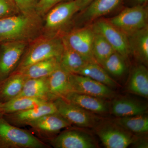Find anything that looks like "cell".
Returning <instances> with one entry per match:
<instances>
[{
  "mask_svg": "<svg viewBox=\"0 0 148 148\" xmlns=\"http://www.w3.org/2000/svg\"><path fill=\"white\" fill-rule=\"evenodd\" d=\"M42 28L41 16L37 13L5 17L0 19V42H31L40 36Z\"/></svg>",
  "mask_w": 148,
  "mask_h": 148,
  "instance_id": "cell-1",
  "label": "cell"
},
{
  "mask_svg": "<svg viewBox=\"0 0 148 148\" xmlns=\"http://www.w3.org/2000/svg\"><path fill=\"white\" fill-rule=\"evenodd\" d=\"M63 49L62 38L50 35L40 36L29 43L14 72L43 60L60 58Z\"/></svg>",
  "mask_w": 148,
  "mask_h": 148,
  "instance_id": "cell-2",
  "label": "cell"
},
{
  "mask_svg": "<svg viewBox=\"0 0 148 148\" xmlns=\"http://www.w3.org/2000/svg\"><path fill=\"white\" fill-rule=\"evenodd\" d=\"M49 146L29 131L0 118V148H48Z\"/></svg>",
  "mask_w": 148,
  "mask_h": 148,
  "instance_id": "cell-3",
  "label": "cell"
},
{
  "mask_svg": "<svg viewBox=\"0 0 148 148\" xmlns=\"http://www.w3.org/2000/svg\"><path fill=\"white\" fill-rule=\"evenodd\" d=\"M94 128L102 144L107 148H127L138 138L114 121L101 120Z\"/></svg>",
  "mask_w": 148,
  "mask_h": 148,
  "instance_id": "cell-4",
  "label": "cell"
},
{
  "mask_svg": "<svg viewBox=\"0 0 148 148\" xmlns=\"http://www.w3.org/2000/svg\"><path fill=\"white\" fill-rule=\"evenodd\" d=\"M148 19L147 8L139 5L125 9L108 21L127 36L147 27Z\"/></svg>",
  "mask_w": 148,
  "mask_h": 148,
  "instance_id": "cell-5",
  "label": "cell"
},
{
  "mask_svg": "<svg viewBox=\"0 0 148 148\" xmlns=\"http://www.w3.org/2000/svg\"><path fill=\"white\" fill-rule=\"evenodd\" d=\"M57 112L71 124L83 128H93L101 121L95 114L58 98L53 101Z\"/></svg>",
  "mask_w": 148,
  "mask_h": 148,
  "instance_id": "cell-6",
  "label": "cell"
},
{
  "mask_svg": "<svg viewBox=\"0 0 148 148\" xmlns=\"http://www.w3.org/2000/svg\"><path fill=\"white\" fill-rule=\"evenodd\" d=\"M29 42L11 41L0 44V83L16 69Z\"/></svg>",
  "mask_w": 148,
  "mask_h": 148,
  "instance_id": "cell-7",
  "label": "cell"
},
{
  "mask_svg": "<svg viewBox=\"0 0 148 148\" xmlns=\"http://www.w3.org/2000/svg\"><path fill=\"white\" fill-rule=\"evenodd\" d=\"M49 143L55 148H95L98 147L90 134L71 127L51 139Z\"/></svg>",
  "mask_w": 148,
  "mask_h": 148,
  "instance_id": "cell-8",
  "label": "cell"
},
{
  "mask_svg": "<svg viewBox=\"0 0 148 148\" xmlns=\"http://www.w3.org/2000/svg\"><path fill=\"white\" fill-rule=\"evenodd\" d=\"M71 92L84 93L103 98L113 99L116 93L111 88L88 77L77 74H70Z\"/></svg>",
  "mask_w": 148,
  "mask_h": 148,
  "instance_id": "cell-9",
  "label": "cell"
},
{
  "mask_svg": "<svg viewBox=\"0 0 148 148\" xmlns=\"http://www.w3.org/2000/svg\"><path fill=\"white\" fill-rule=\"evenodd\" d=\"M40 138L50 140L61 130L71 127L72 125L58 112L46 114L29 125Z\"/></svg>",
  "mask_w": 148,
  "mask_h": 148,
  "instance_id": "cell-10",
  "label": "cell"
},
{
  "mask_svg": "<svg viewBox=\"0 0 148 148\" xmlns=\"http://www.w3.org/2000/svg\"><path fill=\"white\" fill-rule=\"evenodd\" d=\"M92 28L106 38L115 51L127 59L130 52L127 36L123 32L107 20L97 21Z\"/></svg>",
  "mask_w": 148,
  "mask_h": 148,
  "instance_id": "cell-11",
  "label": "cell"
},
{
  "mask_svg": "<svg viewBox=\"0 0 148 148\" xmlns=\"http://www.w3.org/2000/svg\"><path fill=\"white\" fill-rule=\"evenodd\" d=\"M95 32L92 27L74 30L63 37L71 47L89 62H96L92 53Z\"/></svg>",
  "mask_w": 148,
  "mask_h": 148,
  "instance_id": "cell-12",
  "label": "cell"
},
{
  "mask_svg": "<svg viewBox=\"0 0 148 148\" xmlns=\"http://www.w3.org/2000/svg\"><path fill=\"white\" fill-rule=\"evenodd\" d=\"M79 11L75 0L59 3L46 14L45 29L49 32L60 29Z\"/></svg>",
  "mask_w": 148,
  "mask_h": 148,
  "instance_id": "cell-13",
  "label": "cell"
},
{
  "mask_svg": "<svg viewBox=\"0 0 148 148\" xmlns=\"http://www.w3.org/2000/svg\"><path fill=\"white\" fill-rule=\"evenodd\" d=\"M56 112L53 101H49L32 108L4 114L3 117L11 124L20 127L29 126L32 122L42 116Z\"/></svg>",
  "mask_w": 148,
  "mask_h": 148,
  "instance_id": "cell-14",
  "label": "cell"
},
{
  "mask_svg": "<svg viewBox=\"0 0 148 148\" xmlns=\"http://www.w3.org/2000/svg\"><path fill=\"white\" fill-rule=\"evenodd\" d=\"M63 98L93 113L104 114L110 111V104L103 98L75 92H69Z\"/></svg>",
  "mask_w": 148,
  "mask_h": 148,
  "instance_id": "cell-15",
  "label": "cell"
},
{
  "mask_svg": "<svg viewBox=\"0 0 148 148\" xmlns=\"http://www.w3.org/2000/svg\"><path fill=\"white\" fill-rule=\"evenodd\" d=\"M147 108L143 102L127 98H115L110 105L111 113L118 117L144 114Z\"/></svg>",
  "mask_w": 148,
  "mask_h": 148,
  "instance_id": "cell-16",
  "label": "cell"
},
{
  "mask_svg": "<svg viewBox=\"0 0 148 148\" xmlns=\"http://www.w3.org/2000/svg\"><path fill=\"white\" fill-rule=\"evenodd\" d=\"M70 74L60 66L47 77L49 92L55 100L58 98H63L71 92Z\"/></svg>",
  "mask_w": 148,
  "mask_h": 148,
  "instance_id": "cell-17",
  "label": "cell"
},
{
  "mask_svg": "<svg viewBox=\"0 0 148 148\" xmlns=\"http://www.w3.org/2000/svg\"><path fill=\"white\" fill-rule=\"evenodd\" d=\"M122 0H93L82 10L81 21L83 23L90 22L110 13L116 8Z\"/></svg>",
  "mask_w": 148,
  "mask_h": 148,
  "instance_id": "cell-18",
  "label": "cell"
},
{
  "mask_svg": "<svg viewBox=\"0 0 148 148\" xmlns=\"http://www.w3.org/2000/svg\"><path fill=\"white\" fill-rule=\"evenodd\" d=\"M130 53L145 65L148 62V27L127 36Z\"/></svg>",
  "mask_w": 148,
  "mask_h": 148,
  "instance_id": "cell-19",
  "label": "cell"
},
{
  "mask_svg": "<svg viewBox=\"0 0 148 148\" xmlns=\"http://www.w3.org/2000/svg\"><path fill=\"white\" fill-rule=\"evenodd\" d=\"M63 49L60 58L61 68L71 74H78L89 61L79 53L73 49L62 37Z\"/></svg>",
  "mask_w": 148,
  "mask_h": 148,
  "instance_id": "cell-20",
  "label": "cell"
},
{
  "mask_svg": "<svg viewBox=\"0 0 148 148\" xmlns=\"http://www.w3.org/2000/svg\"><path fill=\"white\" fill-rule=\"evenodd\" d=\"M27 79L21 74L13 73L0 83V103H6L17 97Z\"/></svg>",
  "mask_w": 148,
  "mask_h": 148,
  "instance_id": "cell-21",
  "label": "cell"
},
{
  "mask_svg": "<svg viewBox=\"0 0 148 148\" xmlns=\"http://www.w3.org/2000/svg\"><path fill=\"white\" fill-rule=\"evenodd\" d=\"M59 66L60 58H52L37 62L13 73L21 74L27 79L40 78L48 76Z\"/></svg>",
  "mask_w": 148,
  "mask_h": 148,
  "instance_id": "cell-22",
  "label": "cell"
},
{
  "mask_svg": "<svg viewBox=\"0 0 148 148\" xmlns=\"http://www.w3.org/2000/svg\"><path fill=\"white\" fill-rule=\"evenodd\" d=\"M130 92L144 98L148 97V72L145 65H139L133 69L127 84Z\"/></svg>",
  "mask_w": 148,
  "mask_h": 148,
  "instance_id": "cell-23",
  "label": "cell"
},
{
  "mask_svg": "<svg viewBox=\"0 0 148 148\" xmlns=\"http://www.w3.org/2000/svg\"><path fill=\"white\" fill-rule=\"evenodd\" d=\"M47 77L26 80L21 92L17 97L25 96L42 98L49 101H54L55 99L49 90Z\"/></svg>",
  "mask_w": 148,
  "mask_h": 148,
  "instance_id": "cell-24",
  "label": "cell"
},
{
  "mask_svg": "<svg viewBox=\"0 0 148 148\" xmlns=\"http://www.w3.org/2000/svg\"><path fill=\"white\" fill-rule=\"evenodd\" d=\"M77 74L90 78L112 89L119 86L104 68L96 62H88Z\"/></svg>",
  "mask_w": 148,
  "mask_h": 148,
  "instance_id": "cell-25",
  "label": "cell"
},
{
  "mask_svg": "<svg viewBox=\"0 0 148 148\" xmlns=\"http://www.w3.org/2000/svg\"><path fill=\"white\" fill-rule=\"evenodd\" d=\"M49 101L42 98L20 96L2 103V110L3 115L13 113L34 108Z\"/></svg>",
  "mask_w": 148,
  "mask_h": 148,
  "instance_id": "cell-26",
  "label": "cell"
},
{
  "mask_svg": "<svg viewBox=\"0 0 148 148\" xmlns=\"http://www.w3.org/2000/svg\"><path fill=\"white\" fill-rule=\"evenodd\" d=\"M114 122L132 133L144 134L148 131V118L145 114L118 117Z\"/></svg>",
  "mask_w": 148,
  "mask_h": 148,
  "instance_id": "cell-27",
  "label": "cell"
},
{
  "mask_svg": "<svg viewBox=\"0 0 148 148\" xmlns=\"http://www.w3.org/2000/svg\"><path fill=\"white\" fill-rule=\"evenodd\" d=\"M114 51L106 38L101 34L95 32L92 44V53L95 61L101 65Z\"/></svg>",
  "mask_w": 148,
  "mask_h": 148,
  "instance_id": "cell-28",
  "label": "cell"
},
{
  "mask_svg": "<svg viewBox=\"0 0 148 148\" xmlns=\"http://www.w3.org/2000/svg\"><path fill=\"white\" fill-rule=\"evenodd\" d=\"M125 60L121 55L114 51L103 62L101 66L108 73L114 76L121 77L126 71Z\"/></svg>",
  "mask_w": 148,
  "mask_h": 148,
  "instance_id": "cell-29",
  "label": "cell"
},
{
  "mask_svg": "<svg viewBox=\"0 0 148 148\" xmlns=\"http://www.w3.org/2000/svg\"><path fill=\"white\" fill-rule=\"evenodd\" d=\"M19 13L31 14L36 13V9L39 0H12Z\"/></svg>",
  "mask_w": 148,
  "mask_h": 148,
  "instance_id": "cell-30",
  "label": "cell"
},
{
  "mask_svg": "<svg viewBox=\"0 0 148 148\" xmlns=\"http://www.w3.org/2000/svg\"><path fill=\"white\" fill-rule=\"evenodd\" d=\"M18 13L12 0H0V19Z\"/></svg>",
  "mask_w": 148,
  "mask_h": 148,
  "instance_id": "cell-31",
  "label": "cell"
},
{
  "mask_svg": "<svg viewBox=\"0 0 148 148\" xmlns=\"http://www.w3.org/2000/svg\"><path fill=\"white\" fill-rule=\"evenodd\" d=\"M63 1L64 0H39L36 9V12L40 16H44L52 8Z\"/></svg>",
  "mask_w": 148,
  "mask_h": 148,
  "instance_id": "cell-32",
  "label": "cell"
},
{
  "mask_svg": "<svg viewBox=\"0 0 148 148\" xmlns=\"http://www.w3.org/2000/svg\"><path fill=\"white\" fill-rule=\"evenodd\" d=\"M93 0H75L79 11H82Z\"/></svg>",
  "mask_w": 148,
  "mask_h": 148,
  "instance_id": "cell-33",
  "label": "cell"
},
{
  "mask_svg": "<svg viewBox=\"0 0 148 148\" xmlns=\"http://www.w3.org/2000/svg\"><path fill=\"white\" fill-rule=\"evenodd\" d=\"M134 145L138 148H148V143L147 140L138 138L134 143Z\"/></svg>",
  "mask_w": 148,
  "mask_h": 148,
  "instance_id": "cell-34",
  "label": "cell"
},
{
  "mask_svg": "<svg viewBox=\"0 0 148 148\" xmlns=\"http://www.w3.org/2000/svg\"><path fill=\"white\" fill-rule=\"evenodd\" d=\"M134 1L140 4L144 3L148 1V0H134Z\"/></svg>",
  "mask_w": 148,
  "mask_h": 148,
  "instance_id": "cell-35",
  "label": "cell"
},
{
  "mask_svg": "<svg viewBox=\"0 0 148 148\" xmlns=\"http://www.w3.org/2000/svg\"><path fill=\"white\" fill-rule=\"evenodd\" d=\"M3 113L2 110V103H0V118L3 116Z\"/></svg>",
  "mask_w": 148,
  "mask_h": 148,
  "instance_id": "cell-36",
  "label": "cell"
},
{
  "mask_svg": "<svg viewBox=\"0 0 148 148\" xmlns=\"http://www.w3.org/2000/svg\"><path fill=\"white\" fill-rule=\"evenodd\" d=\"M0 44H1V42H0Z\"/></svg>",
  "mask_w": 148,
  "mask_h": 148,
  "instance_id": "cell-37",
  "label": "cell"
}]
</instances>
